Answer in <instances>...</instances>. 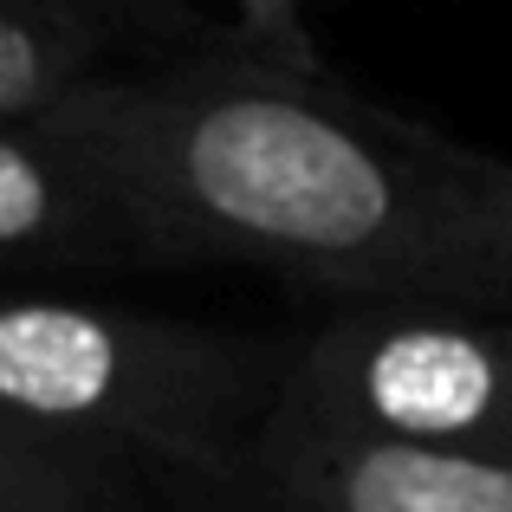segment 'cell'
<instances>
[{"label":"cell","mask_w":512,"mask_h":512,"mask_svg":"<svg viewBox=\"0 0 512 512\" xmlns=\"http://www.w3.org/2000/svg\"><path fill=\"white\" fill-rule=\"evenodd\" d=\"M279 402L357 435L512 454V312L350 299L292 338Z\"/></svg>","instance_id":"cell-3"},{"label":"cell","mask_w":512,"mask_h":512,"mask_svg":"<svg viewBox=\"0 0 512 512\" xmlns=\"http://www.w3.org/2000/svg\"><path fill=\"white\" fill-rule=\"evenodd\" d=\"M163 234L78 98L0 117V273H143Z\"/></svg>","instance_id":"cell-4"},{"label":"cell","mask_w":512,"mask_h":512,"mask_svg":"<svg viewBox=\"0 0 512 512\" xmlns=\"http://www.w3.org/2000/svg\"><path fill=\"white\" fill-rule=\"evenodd\" d=\"M169 266H253L325 299L512 312V156L357 98L318 46H221L78 91Z\"/></svg>","instance_id":"cell-1"},{"label":"cell","mask_w":512,"mask_h":512,"mask_svg":"<svg viewBox=\"0 0 512 512\" xmlns=\"http://www.w3.org/2000/svg\"><path fill=\"white\" fill-rule=\"evenodd\" d=\"M227 512H512V454L357 435L273 402Z\"/></svg>","instance_id":"cell-5"},{"label":"cell","mask_w":512,"mask_h":512,"mask_svg":"<svg viewBox=\"0 0 512 512\" xmlns=\"http://www.w3.org/2000/svg\"><path fill=\"white\" fill-rule=\"evenodd\" d=\"M234 20L195 0H0V117L221 46Z\"/></svg>","instance_id":"cell-6"},{"label":"cell","mask_w":512,"mask_h":512,"mask_svg":"<svg viewBox=\"0 0 512 512\" xmlns=\"http://www.w3.org/2000/svg\"><path fill=\"white\" fill-rule=\"evenodd\" d=\"M286 350L195 318L0 286V428L137 487L169 480L227 512L286 383Z\"/></svg>","instance_id":"cell-2"},{"label":"cell","mask_w":512,"mask_h":512,"mask_svg":"<svg viewBox=\"0 0 512 512\" xmlns=\"http://www.w3.org/2000/svg\"><path fill=\"white\" fill-rule=\"evenodd\" d=\"M0 512H137V480L0 428Z\"/></svg>","instance_id":"cell-7"},{"label":"cell","mask_w":512,"mask_h":512,"mask_svg":"<svg viewBox=\"0 0 512 512\" xmlns=\"http://www.w3.org/2000/svg\"><path fill=\"white\" fill-rule=\"evenodd\" d=\"M234 7V26L260 46H312L305 39V0H227Z\"/></svg>","instance_id":"cell-8"}]
</instances>
